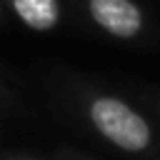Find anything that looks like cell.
Here are the masks:
<instances>
[{
  "mask_svg": "<svg viewBox=\"0 0 160 160\" xmlns=\"http://www.w3.org/2000/svg\"><path fill=\"white\" fill-rule=\"evenodd\" d=\"M90 130L112 150L130 158H158L160 138L150 120L118 95L95 92L82 105Z\"/></svg>",
  "mask_w": 160,
  "mask_h": 160,
  "instance_id": "6da1fadb",
  "label": "cell"
},
{
  "mask_svg": "<svg viewBox=\"0 0 160 160\" xmlns=\"http://www.w3.org/2000/svg\"><path fill=\"white\" fill-rule=\"evenodd\" d=\"M90 18L108 35L130 40L142 30V12L132 0H88Z\"/></svg>",
  "mask_w": 160,
  "mask_h": 160,
  "instance_id": "7a4b0ae2",
  "label": "cell"
},
{
  "mask_svg": "<svg viewBox=\"0 0 160 160\" xmlns=\"http://www.w3.org/2000/svg\"><path fill=\"white\" fill-rule=\"evenodd\" d=\"M15 15L38 32H48L60 22V2L58 0H12Z\"/></svg>",
  "mask_w": 160,
  "mask_h": 160,
  "instance_id": "3957f363",
  "label": "cell"
},
{
  "mask_svg": "<svg viewBox=\"0 0 160 160\" xmlns=\"http://www.w3.org/2000/svg\"><path fill=\"white\" fill-rule=\"evenodd\" d=\"M5 160H48V158H35V155H15V158H5Z\"/></svg>",
  "mask_w": 160,
  "mask_h": 160,
  "instance_id": "277c9868",
  "label": "cell"
},
{
  "mask_svg": "<svg viewBox=\"0 0 160 160\" xmlns=\"http://www.w3.org/2000/svg\"><path fill=\"white\" fill-rule=\"evenodd\" d=\"M62 160H90V158H80V155H68V158H62Z\"/></svg>",
  "mask_w": 160,
  "mask_h": 160,
  "instance_id": "5b68a950",
  "label": "cell"
}]
</instances>
